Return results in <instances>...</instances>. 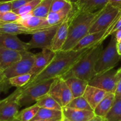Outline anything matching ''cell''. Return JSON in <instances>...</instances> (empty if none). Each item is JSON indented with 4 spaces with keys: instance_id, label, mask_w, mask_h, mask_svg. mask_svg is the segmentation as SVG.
Segmentation results:
<instances>
[{
    "instance_id": "6da1fadb",
    "label": "cell",
    "mask_w": 121,
    "mask_h": 121,
    "mask_svg": "<svg viewBox=\"0 0 121 121\" xmlns=\"http://www.w3.org/2000/svg\"><path fill=\"white\" fill-rule=\"evenodd\" d=\"M92 47L83 49L78 51L70 50L56 52L55 57L50 64L41 73L21 88L22 89L27 88L47 79L61 77L67 72Z\"/></svg>"
},
{
    "instance_id": "7a4b0ae2",
    "label": "cell",
    "mask_w": 121,
    "mask_h": 121,
    "mask_svg": "<svg viewBox=\"0 0 121 121\" xmlns=\"http://www.w3.org/2000/svg\"><path fill=\"white\" fill-rule=\"evenodd\" d=\"M102 9L95 13H87L80 11L78 8L71 19L68 36L61 51L72 50L83 37L89 34L92 24L99 15Z\"/></svg>"
},
{
    "instance_id": "3957f363",
    "label": "cell",
    "mask_w": 121,
    "mask_h": 121,
    "mask_svg": "<svg viewBox=\"0 0 121 121\" xmlns=\"http://www.w3.org/2000/svg\"><path fill=\"white\" fill-rule=\"evenodd\" d=\"M103 49L102 43L93 46L67 72L61 76V78L65 80L76 77L88 82L91 81L96 75L95 66Z\"/></svg>"
},
{
    "instance_id": "277c9868",
    "label": "cell",
    "mask_w": 121,
    "mask_h": 121,
    "mask_svg": "<svg viewBox=\"0 0 121 121\" xmlns=\"http://www.w3.org/2000/svg\"><path fill=\"white\" fill-rule=\"evenodd\" d=\"M111 36L109 43L103 49L96 62L95 71L96 75L113 69L121 59V56L117 51V42L115 34H112Z\"/></svg>"
},
{
    "instance_id": "5b68a950",
    "label": "cell",
    "mask_w": 121,
    "mask_h": 121,
    "mask_svg": "<svg viewBox=\"0 0 121 121\" xmlns=\"http://www.w3.org/2000/svg\"><path fill=\"white\" fill-rule=\"evenodd\" d=\"M56 78L43 81L27 88L22 89L18 97V102L21 107L30 105L48 93L50 87Z\"/></svg>"
},
{
    "instance_id": "8992f818",
    "label": "cell",
    "mask_w": 121,
    "mask_h": 121,
    "mask_svg": "<svg viewBox=\"0 0 121 121\" xmlns=\"http://www.w3.org/2000/svg\"><path fill=\"white\" fill-rule=\"evenodd\" d=\"M35 59V54L30 51L21 52V58L3 71L5 78L8 81L11 78L30 72Z\"/></svg>"
},
{
    "instance_id": "52a82bcc",
    "label": "cell",
    "mask_w": 121,
    "mask_h": 121,
    "mask_svg": "<svg viewBox=\"0 0 121 121\" xmlns=\"http://www.w3.org/2000/svg\"><path fill=\"white\" fill-rule=\"evenodd\" d=\"M21 88H17L10 95L0 100V121H12L19 112L21 106L18 102V97Z\"/></svg>"
},
{
    "instance_id": "ba28073f",
    "label": "cell",
    "mask_w": 121,
    "mask_h": 121,
    "mask_svg": "<svg viewBox=\"0 0 121 121\" xmlns=\"http://www.w3.org/2000/svg\"><path fill=\"white\" fill-rule=\"evenodd\" d=\"M61 23L43 28L32 34L31 39L28 43L30 50L34 48L51 49L53 38Z\"/></svg>"
},
{
    "instance_id": "9c48e42d",
    "label": "cell",
    "mask_w": 121,
    "mask_h": 121,
    "mask_svg": "<svg viewBox=\"0 0 121 121\" xmlns=\"http://www.w3.org/2000/svg\"><path fill=\"white\" fill-rule=\"evenodd\" d=\"M118 70L112 69L101 74L96 75L88 82L89 85L104 90L109 93H115L119 79Z\"/></svg>"
},
{
    "instance_id": "30bf717a",
    "label": "cell",
    "mask_w": 121,
    "mask_h": 121,
    "mask_svg": "<svg viewBox=\"0 0 121 121\" xmlns=\"http://www.w3.org/2000/svg\"><path fill=\"white\" fill-rule=\"evenodd\" d=\"M48 94L54 98L62 107L66 106L74 98L66 81L61 77L55 78Z\"/></svg>"
},
{
    "instance_id": "8fae6325",
    "label": "cell",
    "mask_w": 121,
    "mask_h": 121,
    "mask_svg": "<svg viewBox=\"0 0 121 121\" xmlns=\"http://www.w3.org/2000/svg\"><path fill=\"white\" fill-rule=\"evenodd\" d=\"M119 11L118 8L108 4L107 5L102 9L99 15L92 24L89 33H95L108 29L112 25L119 13Z\"/></svg>"
},
{
    "instance_id": "7c38bea8",
    "label": "cell",
    "mask_w": 121,
    "mask_h": 121,
    "mask_svg": "<svg viewBox=\"0 0 121 121\" xmlns=\"http://www.w3.org/2000/svg\"><path fill=\"white\" fill-rule=\"evenodd\" d=\"M77 9H78V7H77L76 4H74V7L72 11L66 17V19L61 23L60 26L58 28L53 38L52 47H51V50L54 52H57L61 51V49L68 36L69 27L71 19Z\"/></svg>"
},
{
    "instance_id": "4fadbf2b",
    "label": "cell",
    "mask_w": 121,
    "mask_h": 121,
    "mask_svg": "<svg viewBox=\"0 0 121 121\" xmlns=\"http://www.w3.org/2000/svg\"><path fill=\"white\" fill-rule=\"evenodd\" d=\"M56 54V53L55 52L50 49H44L40 52L35 54L34 64L30 72L31 75L30 81L41 73L50 64L55 57Z\"/></svg>"
},
{
    "instance_id": "5bb4252c",
    "label": "cell",
    "mask_w": 121,
    "mask_h": 121,
    "mask_svg": "<svg viewBox=\"0 0 121 121\" xmlns=\"http://www.w3.org/2000/svg\"><path fill=\"white\" fill-rule=\"evenodd\" d=\"M0 46L18 52L30 51L28 43L22 42L17 35L8 33H0Z\"/></svg>"
},
{
    "instance_id": "9a60e30c",
    "label": "cell",
    "mask_w": 121,
    "mask_h": 121,
    "mask_svg": "<svg viewBox=\"0 0 121 121\" xmlns=\"http://www.w3.org/2000/svg\"><path fill=\"white\" fill-rule=\"evenodd\" d=\"M43 28H30L17 22L1 23L0 33L15 34H33Z\"/></svg>"
},
{
    "instance_id": "2e32d148",
    "label": "cell",
    "mask_w": 121,
    "mask_h": 121,
    "mask_svg": "<svg viewBox=\"0 0 121 121\" xmlns=\"http://www.w3.org/2000/svg\"><path fill=\"white\" fill-rule=\"evenodd\" d=\"M109 94V93L105 90L88 84L83 96L86 98L92 109L94 110L98 104Z\"/></svg>"
},
{
    "instance_id": "e0dca14e",
    "label": "cell",
    "mask_w": 121,
    "mask_h": 121,
    "mask_svg": "<svg viewBox=\"0 0 121 121\" xmlns=\"http://www.w3.org/2000/svg\"><path fill=\"white\" fill-rule=\"evenodd\" d=\"M21 58V52L13 51L0 46V69L4 71Z\"/></svg>"
},
{
    "instance_id": "ac0fdd59",
    "label": "cell",
    "mask_w": 121,
    "mask_h": 121,
    "mask_svg": "<svg viewBox=\"0 0 121 121\" xmlns=\"http://www.w3.org/2000/svg\"><path fill=\"white\" fill-rule=\"evenodd\" d=\"M63 115L71 121H87L95 116L94 112L87 110H79L65 106L61 110Z\"/></svg>"
},
{
    "instance_id": "d6986e66",
    "label": "cell",
    "mask_w": 121,
    "mask_h": 121,
    "mask_svg": "<svg viewBox=\"0 0 121 121\" xmlns=\"http://www.w3.org/2000/svg\"><path fill=\"white\" fill-rule=\"evenodd\" d=\"M107 30L108 29H105L100 32L89 33L84 37H83L72 50L78 51L83 49L91 47L96 46L99 43H100V40H102L104 36L106 33Z\"/></svg>"
},
{
    "instance_id": "ffe728a7",
    "label": "cell",
    "mask_w": 121,
    "mask_h": 121,
    "mask_svg": "<svg viewBox=\"0 0 121 121\" xmlns=\"http://www.w3.org/2000/svg\"><path fill=\"white\" fill-rule=\"evenodd\" d=\"M109 3V0H79L76 4L80 11L95 13L103 9Z\"/></svg>"
},
{
    "instance_id": "44dd1931",
    "label": "cell",
    "mask_w": 121,
    "mask_h": 121,
    "mask_svg": "<svg viewBox=\"0 0 121 121\" xmlns=\"http://www.w3.org/2000/svg\"><path fill=\"white\" fill-rule=\"evenodd\" d=\"M18 23L30 28H44L50 27L46 19L38 17L31 14L21 16V19Z\"/></svg>"
},
{
    "instance_id": "7402d4cb",
    "label": "cell",
    "mask_w": 121,
    "mask_h": 121,
    "mask_svg": "<svg viewBox=\"0 0 121 121\" xmlns=\"http://www.w3.org/2000/svg\"><path fill=\"white\" fill-rule=\"evenodd\" d=\"M65 81L70 90L73 98L83 96L89 84L88 81H87L76 77L65 79Z\"/></svg>"
},
{
    "instance_id": "603a6c76",
    "label": "cell",
    "mask_w": 121,
    "mask_h": 121,
    "mask_svg": "<svg viewBox=\"0 0 121 121\" xmlns=\"http://www.w3.org/2000/svg\"><path fill=\"white\" fill-rule=\"evenodd\" d=\"M115 98V94L109 93L107 95L93 110L95 115L105 117L113 106Z\"/></svg>"
},
{
    "instance_id": "cb8c5ba5",
    "label": "cell",
    "mask_w": 121,
    "mask_h": 121,
    "mask_svg": "<svg viewBox=\"0 0 121 121\" xmlns=\"http://www.w3.org/2000/svg\"><path fill=\"white\" fill-rule=\"evenodd\" d=\"M74 4H72L65 9L58 12H50L47 17V21L50 26H54L63 22L70 13Z\"/></svg>"
},
{
    "instance_id": "d4e9b609",
    "label": "cell",
    "mask_w": 121,
    "mask_h": 121,
    "mask_svg": "<svg viewBox=\"0 0 121 121\" xmlns=\"http://www.w3.org/2000/svg\"><path fill=\"white\" fill-rule=\"evenodd\" d=\"M63 113L61 110L40 107L35 116L31 121L39 119L58 121V120L61 119Z\"/></svg>"
},
{
    "instance_id": "484cf974",
    "label": "cell",
    "mask_w": 121,
    "mask_h": 121,
    "mask_svg": "<svg viewBox=\"0 0 121 121\" xmlns=\"http://www.w3.org/2000/svg\"><path fill=\"white\" fill-rule=\"evenodd\" d=\"M35 104H37L39 107L47 108V109L57 110H62V107L48 93L40 97L35 102Z\"/></svg>"
},
{
    "instance_id": "4316f807",
    "label": "cell",
    "mask_w": 121,
    "mask_h": 121,
    "mask_svg": "<svg viewBox=\"0 0 121 121\" xmlns=\"http://www.w3.org/2000/svg\"><path fill=\"white\" fill-rule=\"evenodd\" d=\"M52 1L53 0H41L31 14L38 17L47 19L50 10Z\"/></svg>"
},
{
    "instance_id": "83f0119b",
    "label": "cell",
    "mask_w": 121,
    "mask_h": 121,
    "mask_svg": "<svg viewBox=\"0 0 121 121\" xmlns=\"http://www.w3.org/2000/svg\"><path fill=\"white\" fill-rule=\"evenodd\" d=\"M39 109L40 107L35 103L19 112L15 116V118L20 121H31L35 116Z\"/></svg>"
},
{
    "instance_id": "f1b7e54d",
    "label": "cell",
    "mask_w": 121,
    "mask_h": 121,
    "mask_svg": "<svg viewBox=\"0 0 121 121\" xmlns=\"http://www.w3.org/2000/svg\"><path fill=\"white\" fill-rule=\"evenodd\" d=\"M105 117L107 121H121V98L116 97L113 106Z\"/></svg>"
},
{
    "instance_id": "f546056e",
    "label": "cell",
    "mask_w": 121,
    "mask_h": 121,
    "mask_svg": "<svg viewBox=\"0 0 121 121\" xmlns=\"http://www.w3.org/2000/svg\"><path fill=\"white\" fill-rule=\"evenodd\" d=\"M66 106L79 110H87L93 111L87 101L83 96L74 98Z\"/></svg>"
},
{
    "instance_id": "4dcf8cb0",
    "label": "cell",
    "mask_w": 121,
    "mask_h": 121,
    "mask_svg": "<svg viewBox=\"0 0 121 121\" xmlns=\"http://www.w3.org/2000/svg\"><path fill=\"white\" fill-rule=\"evenodd\" d=\"M31 79V75L30 73L26 74L20 75L8 79L11 86H14L17 88L23 87L28 84Z\"/></svg>"
},
{
    "instance_id": "1f68e13d",
    "label": "cell",
    "mask_w": 121,
    "mask_h": 121,
    "mask_svg": "<svg viewBox=\"0 0 121 121\" xmlns=\"http://www.w3.org/2000/svg\"><path fill=\"white\" fill-rule=\"evenodd\" d=\"M41 0H32L31 1L28 2L22 7L15 9V10H13V11L20 16L31 14V12L34 9V8L41 2Z\"/></svg>"
},
{
    "instance_id": "d6a6232c",
    "label": "cell",
    "mask_w": 121,
    "mask_h": 121,
    "mask_svg": "<svg viewBox=\"0 0 121 121\" xmlns=\"http://www.w3.org/2000/svg\"><path fill=\"white\" fill-rule=\"evenodd\" d=\"M21 19V16L17 15L11 11L5 13H0V22L1 23H18Z\"/></svg>"
},
{
    "instance_id": "836d02e7",
    "label": "cell",
    "mask_w": 121,
    "mask_h": 121,
    "mask_svg": "<svg viewBox=\"0 0 121 121\" xmlns=\"http://www.w3.org/2000/svg\"><path fill=\"white\" fill-rule=\"evenodd\" d=\"M71 4L72 3H70L65 0H53L51 5L50 13L61 11Z\"/></svg>"
},
{
    "instance_id": "e575fe53",
    "label": "cell",
    "mask_w": 121,
    "mask_h": 121,
    "mask_svg": "<svg viewBox=\"0 0 121 121\" xmlns=\"http://www.w3.org/2000/svg\"><path fill=\"white\" fill-rule=\"evenodd\" d=\"M10 87L11 86L9 84L8 81H7L4 76L3 71L0 69V88H1V90L6 92Z\"/></svg>"
},
{
    "instance_id": "d590c367",
    "label": "cell",
    "mask_w": 121,
    "mask_h": 121,
    "mask_svg": "<svg viewBox=\"0 0 121 121\" xmlns=\"http://www.w3.org/2000/svg\"><path fill=\"white\" fill-rule=\"evenodd\" d=\"M32 0H15L12 1V11L22 7Z\"/></svg>"
},
{
    "instance_id": "8d00e7d4",
    "label": "cell",
    "mask_w": 121,
    "mask_h": 121,
    "mask_svg": "<svg viewBox=\"0 0 121 121\" xmlns=\"http://www.w3.org/2000/svg\"><path fill=\"white\" fill-rule=\"evenodd\" d=\"M12 11V2H0V13H5Z\"/></svg>"
},
{
    "instance_id": "74e56055",
    "label": "cell",
    "mask_w": 121,
    "mask_h": 121,
    "mask_svg": "<svg viewBox=\"0 0 121 121\" xmlns=\"http://www.w3.org/2000/svg\"><path fill=\"white\" fill-rule=\"evenodd\" d=\"M117 72H118V75H119V79L118 82V84H117V88H116L115 93L116 96H118L121 94V68H119V70H118Z\"/></svg>"
},
{
    "instance_id": "f35d334b",
    "label": "cell",
    "mask_w": 121,
    "mask_h": 121,
    "mask_svg": "<svg viewBox=\"0 0 121 121\" xmlns=\"http://www.w3.org/2000/svg\"><path fill=\"white\" fill-rule=\"evenodd\" d=\"M108 4L121 10V0H109Z\"/></svg>"
},
{
    "instance_id": "ab89813d",
    "label": "cell",
    "mask_w": 121,
    "mask_h": 121,
    "mask_svg": "<svg viewBox=\"0 0 121 121\" xmlns=\"http://www.w3.org/2000/svg\"><path fill=\"white\" fill-rule=\"evenodd\" d=\"M87 121H107V120L105 117H101V116L95 115L92 118Z\"/></svg>"
},
{
    "instance_id": "60d3db41",
    "label": "cell",
    "mask_w": 121,
    "mask_h": 121,
    "mask_svg": "<svg viewBox=\"0 0 121 121\" xmlns=\"http://www.w3.org/2000/svg\"><path fill=\"white\" fill-rule=\"evenodd\" d=\"M115 36V39L117 40V42H119L121 40V29L117 31L115 33H113Z\"/></svg>"
},
{
    "instance_id": "b9f144b4",
    "label": "cell",
    "mask_w": 121,
    "mask_h": 121,
    "mask_svg": "<svg viewBox=\"0 0 121 121\" xmlns=\"http://www.w3.org/2000/svg\"><path fill=\"white\" fill-rule=\"evenodd\" d=\"M117 48L118 54L121 56V40L117 43Z\"/></svg>"
},
{
    "instance_id": "7bdbcfd3",
    "label": "cell",
    "mask_w": 121,
    "mask_h": 121,
    "mask_svg": "<svg viewBox=\"0 0 121 121\" xmlns=\"http://www.w3.org/2000/svg\"><path fill=\"white\" fill-rule=\"evenodd\" d=\"M65 1H67V2H70L72 4H76L77 2L79 1V0H65Z\"/></svg>"
},
{
    "instance_id": "ee69618b",
    "label": "cell",
    "mask_w": 121,
    "mask_h": 121,
    "mask_svg": "<svg viewBox=\"0 0 121 121\" xmlns=\"http://www.w3.org/2000/svg\"><path fill=\"white\" fill-rule=\"evenodd\" d=\"M61 121H70L69 119H67V117H66L65 116H64L63 115L62 117H61Z\"/></svg>"
},
{
    "instance_id": "f6af8a7d",
    "label": "cell",
    "mask_w": 121,
    "mask_h": 121,
    "mask_svg": "<svg viewBox=\"0 0 121 121\" xmlns=\"http://www.w3.org/2000/svg\"><path fill=\"white\" fill-rule=\"evenodd\" d=\"M59 121V120H58ZM56 121V120H42V119H39V120H35V121Z\"/></svg>"
},
{
    "instance_id": "bcb514c9",
    "label": "cell",
    "mask_w": 121,
    "mask_h": 121,
    "mask_svg": "<svg viewBox=\"0 0 121 121\" xmlns=\"http://www.w3.org/2000/svg\"><path fill=\"white\" fill-rule=\"evenodd\" d=\"M13 1H15V0H0V2H12Z\"/></svg>"
},
{
    "instance_id": "7dc6e473",
    "label": "cell",
    "mask_w": 121,
    "mask_h": 121,
    "mask_svg": "<svg viewBox=\"0 0 121 121\" xmlns=\"http://www.w3.org/2000/svg\"><path fill=\"white\" fill-rule=\"evenodd\" d=\"M12 121H19V120L15 118V119H13Z\"/></svg>"
},
{
    "instance_id": "c3c4849f",
    "label": "cell",
    "mask_w": 121,
    "mask_h": 121,
    "mask_svg": "<svg viewBox=\"0 0 121 121\" xmlns=\"http://www.w3.org/2000/svg\"><path fill=\"white\" fill-rule=\"evenodd\" d=\"M116 97H117V98H121V95H119V96H116Z\"/></svg>"
},
{
    "instance_id": "681fc988",
    "label": "cell",
    "mask_w": 121,
    "mask_h": 121,
    "mask_svg": "<svg viewBox=\"0 0 121 121\" xmlns=\"http://www.w3.org/2000/svg\"><path fill=\"white\" fill-rule=\"evenodd\" d=\"M61 121V119H60V120H59V121Z\"/></svg>"
},
{
    "instance_id": "f907efd6",
    "label": "cell",
    "mask_w": 121,
    "mask_h": 121,
    "mask_svg": "<svg viewBox=\"0 0 121 121\" xmlns=\"http://www.w3.org/2000/svg\"><path fill=\"white\" fill-rule=\"evenodd\" d=\"M0 91H1V88H0Z\"/></svg>"
},
{
    "instance_id": "816d5d0a",
    "label": "cell",
    "mask_w": 121,
    "mask_h": 121,
    "mask_svg": "<svg viewBox=\"0 0 121 121\" xmlns=\"http://www.w3.org/2000/svg\"></svg>"
}]
</instances>
